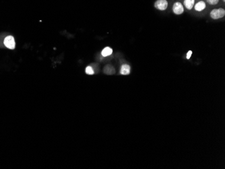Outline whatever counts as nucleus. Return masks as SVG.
I'll return each instance as SVG.
<instances>
[{
    "mask_svg": "<svg viewBox=\"0 0 225 169\" xmlns=\"http://www.w3.org/2000/svg\"><path fill=\"white\" fill-rule=\"evenodd\" d=\"M173 12L177 15L182 14L184 12V7L181 2H175L173 6Z\"/></svg>",
    "mask_w": 225,
    "mask_h": 169,
    "instance_id": "20e7f679",
    "label": "nucleus"
},
{
    "mask_svg": "<svg viewBox=\"0 0 225 169\" xmlns=\"http://www.w3.org/2000/svg\"><path fill=\"white\" fill-rule=\"evenodd\" d=\"M112 48L107 47L104 48V49L102 51L101 54H102V55L103 56V57H108V56L111 55L112 54Z\"/></svg>",
    "mask_w": 225,
    "mask_h": 169,
    "instance_id": "6e6552de",
    "label": "nucleus"
},
{
    "mask_svg": "<svg viewBox=\"0 0 225 169\" xmlns=\"http://www.w3.org/2000/svg\"><path fill=\"white\" fill-rule=\"evenodd\" d=\"M184 6L188 10H191L195 4V0H184L183 1Z\"/></svg>",
    "mask_w": 225,
    "mask_h": 169,
    "instance_id": "0eeeda50",
    "label": "nucleus"
},
{
    "mask_svg": "<svg viewBox=\"0 0 225 169\" xmlns=\"http://www.w3.org/2000/svg\"><path fill=\"white\" fill-rule=\"evenodd\" d=\"M86 73L88 74V75H93V74L94 73V70L93 68L91 67V66H88L86 68Z\"/></svg>",
    "mask_w": 225,
    "mask_h": 169,
    "instance_id": "9d476101",
    "label": "nucleus"
},
{
    "mask_svg": "<svg viewBox=\"0 0 225 169\" xmlns=\"http://www.w3.org/2000/svg\"><path fill=\"white\" fill-rule=\"evenodd\" d=\"M220 0H206V1L210 5H212V6H214V5L218 4Z\"/></svg>",
    "mask_w": 225,
    "mask_h": 169,
    "instance_id": "9b49d317",
    "label": "nucleus"
},
{
    "mask_svg": "<svg viewBox=\"0 0 225 169\" xmlns=\"http://www.w3.org/2000/svg\"><path fill=\"white\" fill-rule=\"evenodd\" d=\"M223 1H224H224H225V0H223Z\"/></svg>",
    "mask_w": 225,
    "mask_h": 169,
    "instance_id": "ddd939ff",
    "label": "nucleus"
},
{
    "mask_svg": "<svg viewBox=\"0 0 225 169\" xmlns=\"http://www.w3.org/2000/svg\"><path fill=\"white\" fill-rule=\"evenodd\" d=\"M225 15V10L223 8L214 9L210 12V17L212 19L217 20L223 18Z\"/></svg>",
    "mask_w": 225,
    "mask_h": 169,
    "instance_id": "f03ea898",
    "label": "nucleus"
},
{
    "mask_svg": "<svg viewBox=\"0 0 225 169\" xmlns=\"http://www.w3.org/2000/svg\"><path fill=\"white\" fill-rule=\"evenodd\" d=\"M104 73L107 74H112L115 73V69L111 65H107L104 69Z\"/></svg>",
    "mask_w": 225,
    "mask_h": 169,
    "instance_id": "1a4fd4ad",
    "label": "nucleus"
},
{
    "mask_svg": "<svg viewBox=\"0 0 225 169\" xmlns=\"http://www.w3.org/2000/svg\"><path fill=\"white\" fill-rule=\"evenodd\" d=\"M130 66L127 64H124L123 65L121 68V70H120V73L122 75H128L130 73Z\"/></svg>",
    "mask_w": 225,
    "mask_h": 169,
    "instance_id": "39448f33",
    "label": "nucleus"
},
{
    "mask_svg": "<svg viewBox=\"0 0 225 169\" xmlns=\"http://www.w3.org/2000/svg\"><path fill=\"white\" fill-rule=\"evenodd\" d=\"M4 44L5 45V47L9 48V49H14L15 47H16V43H15V40L13 36H7V37L4 38Z\"/></svg>",
    "mask_w": 225,
    "mask_h": 169,
    "instance_id": "f257e3e1",
    "label": "nucleus"
},
{
    "mask_svg": "<svg viewBox=\"0 0 225 169\" xmlns=\"http://www.w3.org/2000/svg\"><path fill=\"white\" fill-rule=\"evenodd\" d=\"M191 55H192V51H189L188 53H187V56H186V58L188 59V60H190Z\"/></svg>",
    "mask_w": 225,
    "mask_h": 169,
    "instance_id": "f8f14e48",
    "label": "nucleus"
},
{
    "mask_svg": "<svg viewBox=\"0 0 225 169\" xmlns=\"http://www.w3.org/2000/svg\"><path fill=\"white\" fill-rule=\"evenodd\" d=\"M194 6H195V7H194V8H195L196 11L201 12L206 8V3L204 1H200L198 2V3H197Z\"/></svg>",
    "mask_w": 225,
    "mask_h": 169,
    "instance_id": "423d86ee",
    "label": "nucleus"
},
{
    "mask_svg": "<svg viewBox=\"0 0 225 169\" xmlns=\"http://www.w3.org/2000/svg\"><path fill=\"white\" fill-rule=\"evenodd\" d=\"M168 3L167 0H157L154 3V7L161 11H164L168 7Z\"/></svg>",
    "mask_w": 225,
    "mask_h": 169,
    "instance_id": "7ed1b4c3",
    "label": "nucleus"
}]
</instances>
